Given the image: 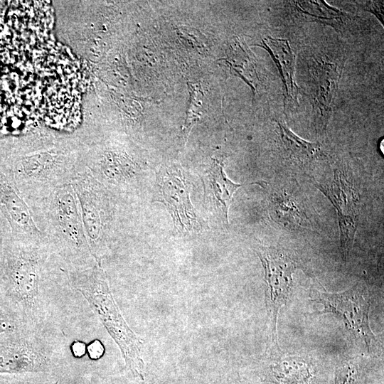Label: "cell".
<instances>
[{
    "label": "cell",
    "instance_id": "obj_15",
    "mask_svg": "<svg viewBox=\"0 0 384 384\" xmlns=\"http://www.w3.org/2000/svg\"><path fill=\"white\" fill-rule=\"evenodd\" d=\"M314 375L311 365L299 358H287L272 365L270 382L274 384H310Z\"/></svg>",
    "mask_w": 384,
    "mask_h": 384
},
{
    "label": "cell",
    "instance_id": "obj_9",
    "mask_svg": "<svg viewBox=\"0 0 384 384\" xmlns=\"http://www.w3.org/2000/svg\"><path fill=\"white\" fill-rule=\"evenodd\" d=\"M159 196L171 213L174 230L181 233L200 228L199 219L190 201L189 186L181 169L171 167L159 176Z\"/></svg>",
    "mask_w": 384,
    "mask_h": 384
},
{
    "label": "cell",
    "instance_id": "obj_18",
    "mask_svg": "<svg viewBox=\"0 0 384 384\" xmlns=\"http://www.w3.org/2000/svg\"><path fill=\"white\" fill-rule=\"evenodd\" d=\"M279 137L284 151L299 161H309L319 151V145L306 142L294 134L282 122H277Z\"/></svg>",
    "mask_w": 384,
    "mask_h": 384
},
{
    "label": "cell",
    "instance_id": "obj_3",
    "mask_svg": "<svg viewBox=\"0 0 384 384\" xmlns=\"http://www.w3.org/2000/svg\"><path fill=\"white\" fill-rule=\"evenodd\" d=\"M69 285L81 294L118 346L127 368L144 378L142 342L128 326L112 293L102 265L83 269H63Z\"/></svg>",
    "mask_w": 384,
    "mask_h": 384
},
{
    "label": "cell",
    "instance_id": "obj_23",
    "mask_svg": "<svg viewBox=\"0 0 384 384\" xmlns=\"http://www.w3.org/2000/svg\"><path fill=\"white\" fill-rule=\"evenodd\" d=\"M366 9L373 13L383 23V1H368Z\"/></svg>",
    "mask_w": 384,
    "mask_h": 384
},
{
    "label": "cell",
    "instance_id": "obj_25",
    "mask_svg": "<svg viewBox=\"0 0 384 384\" xmlns=\"http://www.w3.org/2000/svg\"><path fill=\"white\" fill-rule=\"evenodd\" d=\"M234 384H271V383H266V382H252L250 380H248L247 379H242V380H239L238 382L234 383Z\"/></svg>",
    "mask_w": 384,
    "mask_h": 384
},
{
    "label": "cell",
    "instance_id": "obj_12",
    "mask_svg": "<svg viewBox=\"0 0 384 384\" xmlns=\"http://www.w3.org/2000/svg\"><path fill=\"white\" fill-rule=\"evenodd\" d=\"M9 334L0 335V373L33 371L45 364V352L34 341Z\"/></svg>",
    "mask_w": 384,
    "mask_h": 384
},
{
    "label": "cell",
    "instance_id": "obj_14",
    "mask_svg": "<svg viewBox=\"0 0 384 384\" xmlns=\"http://www.w3.org/2000/svg\"><path fill=\"white\" fill-rule=\"evenodd\" d=\"M257 46L267 50L276 64L283 85L284 105L296 103L299 87L294 78L295 55L288 41L267 37Z\"/></svg>",
    "mask_w": 384,
    "mask_h": 384
},
{
    "label": "cell",
    "instance_id": "obj_1",
    "mask_svg": "<svg viewBox=\"0 0 384 384\" xmlns=\"http://www.w3.org/2000/svg\"><path fill=\"white\" fill-rule=\"evenodd\" d=\"M34 222L51 252L68 269H83L96 262L87 240L80 204L70 183L56 188L30 208Z\"/></svg>",
    "mask_w": 384,
    "mask_h": 384
},
{
    "label": "cell",
    "instance_id": "obj_5",
    "mask_svg": "<svg viewBox=\"0 0 384 384\" xmlns=\"http://www.w3.org/2000/svg\"><path fill=\"white\" fill-rule=\"evenodd\" d=\"M50 255L46 241L36 244L12 238L6 247L0 282L12 299L26 309L37 306L41 279Z\"/></svg>",
    "mask_w": 384,
    "mask_h": 384
},
{
    "label": "cell",
    "instance_id": "obj_13",
    "mask_svg": "<svg viewBox=\"0 0 384 384\" xmlns=\"http://www.w3.org/2000/svg\"><path fill=\"white\" fill-rule=\"evenodd\" d=\"M225 157L213 159L205 177V198L212 205L223 221L228 224V209L233 194L242 185L231 181L224 172Z\"/></svg>",
    "mask_w": 384,
    "mask_h": 384
},
{
    "label": "cell",
    "instance_id": "obj_6",
    "mask_svg": "<svg viewBox=\"0 0 384 384\" xmlns=\"http://www.w3.org/2000/svg\"><path fill=\"white\" fill-rule=\"evenodd\" d=\"M365 290L358 284L339 293H329L312 289V300L321 304L319 313H331L341 318L347 329L361 339L368 351L375 340L369 323L370 302Z\"/></svg>",
    "mask_w": 384,
    "mask_h": 384
},
{
    "label": "cell",
    "instance_id": "obj_11",
    "mask_svg": "<svg viewBox=\"0 0 384 384\" xmlns=\"http://www.w3.org/2000/svg\"><path fill=\"white\" fill-rule=\"evenodd\" d=\"M343 65L326 60H314L310 66V89L316 129L329 123L341 76Z\"/></svg>",
    "mask_w": 384,
    "mask_h": 384
},
{
    "label": "cell",
    "instance_id": "obj_21",
    "mask_svg": "<svg viewBox=\"0 0 384 384\" xmlns=\"http://www.w3.org/2000/svg\"><path fill=\"white\" fill-rule=\"evenodd\" d=\"M16 321L13 316L0 307V335L12 333L16 330Z\"/></svg>",
    "mask_w": 384,
    "mask_h": 384
},
{
    "label": "cell",
    "instance_id": "obj_24",
    "mask_svg": "<svg viewBox=\"0 0 384 384\" xmlns=\"http://www.w3.org/2000/svg\"><path fill=\"white\" fill-rule=\"evenodd\" d=\"M70 349L75 358H81L87 353V345L82 341H74L70 346Z\"/></svg>",
    "mask_w": 384,
    "mask_h": 384
},
{
    "label": "cell",
    "instance_id": "obj_17",
    "mask_svg": "<svg viewBox=\"0 0 384 384\" xmlns=\"http://www.w3.org/2000/svg\"><path fill=\"white\" fill-rule=\"evenodd\" d=\"M299 14L307 20L330 25L336 29L347 19L345 13L329 6L324 1H294Z\"/></svg>",
    "mask_w": 384,
    "mask_h": 384
},
{
    "label": "cell",
    "instance_id": "obj_8",
    "mask_svg": "<svg viewBox=\"0 0 384 384\" xmlns=\"http://www.w3.org/2000/svg\"><path fill=\"white\" fill-rule=\"evenodd\" d=\"M0 213L8 222L14 240L43 243L46 240L36 226L31 211L20 193L12 174L0 159Z\"/></svg>",
    "mask_w": 384,
    "mask_h": 384
},
{
    "label": "cell",
    "instance_id": "obj_19",
    "mask_svg": "<svg viewBox=\"0 0 384 384\" xmlns=\"http://www.w3.org/2000/svg\"><path fill=\"white\" fill-rule=\"evenodd\" d=\"M361 377L360 365L355 361H346L336 368L334 384H359Z\"/></svg>",
    "mask_w": 384,
    "mask_h": 384
},
{
    "label": "cell",
    "instance_id": "obj_20",
    "mask_svg": "<svg viewBox=\"0 0 384 384\" xmlns=\"http://www.w3.org/2000/svg\"><path fill=\"white\" fill-rule=\"evenodd\" d=\"M11 238V228L6 220L0 213V274L3 267L6 247Z\"/></svg>",
    "mask_w": 384,
    "mask_h": 384
},
{
    "label": "cell",
    "instance_id": "obj_7",
    "mask_svg": "<svg viewBox=\"0 0 384 384\" xmlns=\"http://www.w3.org/2000/svg\"><path fill=\"white\" fill-rule=\"evenodd\" d=\"M257 252L265 271V300L272 340L277 345V316L290 297L296 265L289 257L274 248L260 247Z\"/></svg>",
    "mask_w": 384,
    "mask_h": 384
},
{
    "label": "cell",
    "instance_id": "obj_10",
    "mask_svg": "<svg viewBox=\"0 0 384 384\" xmlns=\"http://www.w3.org/2000/svg\"><path fill=\"white\" fill-rule=\"evenodd\" d=\"M318 188L331 201L337 210L341 247L346 260L352 247L359 215L358 199L355 191L341 172L336 171L332 181Z\"/></svg>",
    "mask_w": 384,
    "mask_h": 384
},
{
    "label": "cell",
    "instance_id": "obj_4",
    "mask_svg": "<svg viewBox=\"0 0 384 384\" xmlns=\"http://www.w3.org/2000/svg\"><path fill=\"white\" fill-rule=\"evenodd\" d=\"M91 253L102 265L119 233V200L86 168L72 180Z\"/></svg>",
    "mask_w": 384,
    "mask_h": 384
},
{
    "label": "cell",
    "instance_id": "obj_16",
    "mask_svg": "<svg viewBox=\"0 0 384 384\" xmlns=\"http://www.w3.org/2000/svg\"><path fill=\"white\" fill-rule=\"evenodd\" d=\"M225 62L228 64L230 72L245 81L255 93L258 81L255 64L250 51L240 41L236 40L230 46Z\"/></svg>",
    "mask_w": 384,
    "mask_h": 384
},
{
    "label": "cell",
    "instance_id": "obj_26",
    "mask_svg": "<svg viewBox=\"0 0 384 384\" xmlns=\"http://www.w3.org/2000/svg\"><path fill=\"white\" fill-rule=\"evenodd\" d=\"M53 384H57V383H53Z\"/></svg>",
    "mask_w": 384,
    "mask_h": 384
},
{
    "label": "cell",
    "instance_id": "obj_2",
    "mask_svg": "<svg viewBox=\"0 0 384 384\" xmlns=\"http://www.w3.org/2000/svg\"><path fill=\"white\" fill-rule=\"evenodd\" d=\"M1 159L31 208L48 198L56 188L71 183L87 167L86 155L70 144L47 149H22Z\"/></svg>",
    "mask_w": 384,
    "mask_h": 384
},
{
    "label": "cell",
    "instance_id": "obj_22",
    "mask_svg": "<svg viewBox=\"0 0 384 384\" xmlns=\"http://www.w3.org/2000/svg\"><path fill=\"white\" fill-rule=\"evenodd\" d=\"M105 348L102 343L96 339L87 345V353L92 360H98L105 354Z\"/></svg>",
    "mask_w": 384,
    "mask_h": 384
}]
</instances>
